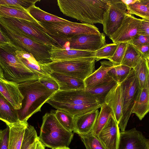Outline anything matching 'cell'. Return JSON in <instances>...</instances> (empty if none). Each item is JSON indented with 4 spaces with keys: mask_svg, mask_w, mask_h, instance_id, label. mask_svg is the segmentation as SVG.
Here are the masks:
<instances>
[{
    "mask_svg": "<svg viewBox=\"0 0 149 149\" xmlns=\"http://www.w3.org/2000/svg\"><path fill=\"white\" fill-rule=\"evenodd\" d=\"M112 0H58L60 11L65 15L83 23L102 24L103 16Z\"/></svg>",
    "mask_w": 149,
    "mask_h": 149,
    "instance_id": "1",
    "label": "cell"
},
{
    "mask_svg": "<svg viewBox=\"0 0 149 149\" xmlns=\"http://www.w3.org/2000/svg\"><path fill=\"white\" fill-rule=\"evenodd\" d=\"M21 49L10 43H0V79L18 84L39 79V76L28 68L16 56Z\"/></svg>",
    "mask_w": 149,
    "mask_h": 149,
    "instance_id": "2",
    "label": "cell"
},
{
    "mask_svg": "<svg viewBox=\"0 0 149 149\" xmlns=\"http://www.w3.org/2000/svg\"><path fill=\"white\" fill-rule=\"evenodd\" d=\"M19 87L24 97L22 108L17 110L19 119L22 122H27L31 117L40 111L43 104L55 92L47 88L38 80L19 84Z\"/></svg>",
    "mask_w": 149,
    "mask_h": 149,
    "instance_id": "3",
    "label": "cell"
},
{
    "mask_svg": "<svg viewBox=\"0 0 149 149\" xmlns=\"http://www.w3.org/2000/svg\"><path fill=\"white\" fill-rule=\"evenodd\" d=\"M0 28L11 42L23 50L31 53L39 65H45L52 62L48 52L52 46L36 40L0 18Z\"/></svg>",
    "mask_w": 149,
    "mask_h": 149,
    "instance_id": "4",
    "label": "cell"
},
{
    "mask_svg": "<svg viewBox=\"0 0 149 149\" xmlns=\"http://www.w3.org/2000/svg\"><path fill=\"white\" fill-rule=\"evenodd\" d=\"M73 136L72 132L68 131L60 124L52 110L43 116L38 137L46 147L52 149L68 147Z\"/></svg>",
    "mask_w": 149,
    "mask_h": 149,
    "instance_id": "5",
    "label": "cell"
},
{
    "mask_svg": "<svg viewBox=\"0 0 149 149\" xmlns=\"http://www.w3.org/2000/svg\"><path fill=\"white\" fill-rule=\"evenodd\" d=\"M42 26L49 35L56 41L59 47L63 48L70 39L84 34L98 33L99 29L94 25L72 22H41Z\"/></svg>",
    "mask_w": 149,
    "mask_h": 149,
    "instance_id": "6",
    "label": "cell"
},
{
    "mask_svg": "<svg viewBox=\"0 0 149 149\" xmlns=\"http://www.w3.org/2000/svg\"><path fill=\"white\" fill-rule=\"evenodd\" d=\"M95 57L52 61L45 65L51 71L84 80L94 72Z\"/></svg>",
    "mask_w": 149,
    "mask_h": 149,
    "instance_id": "7",
    "label": "cell"
},
{
    "mask_svg": "<svg viewBox=\"0 0 149 149\" xmlns=\"http://www.w3.org/2000/svg\"><path fill=\"white\" fill-rule=\"evenodd\" d=\"M120 84L123 102V115L119 126L121 131H124L141 91L133 68L131 69L127 77Z\"/></svg>",
    "mask_w": 149,
    "mask_h": 149,
    "instance_id": "8",
    "label": "cell"
},
{
    "mask_svg": "<svg viewBox=\"0 0 149 149\" xmlns=\"http://www.w3.org/2000/svg\"><path fill=\"white\" fill-rule=\"evenodd\" d=\"M4 21L17 27L25 34L45 45L58 46V43L48 34L40 24L12 17H0ZM59 47V46H58Z\"/></svg>",
    "mask_w": 149,
    "mask_h": 149,
    "instance_id": "9",
    "label": "cell"
},
{
    "mask_svg": "<svg viewBox=\"0 0 149 149\" xmlns=\"http://www.w3.org/2000/svg\"><path fill=\"white\" fill-rule=\"evenodd\" d=\"M127 7L121 0H112L103 16L102 24L105 34L109 37L118 29L127 13Z\"/></svg>",
    "mask_w": 149,
    "mask_h": 149,
    "instance_id": "10",
    "label": "cell"
},
{
    "mask_svg": "<svg viewBox=\"0 0 149 149\" xmlns=\"http://www.w3.org/2000/svg\"><path fill=\"white\" fill-rule=\"evenodd\" d=\"M103 33L80 34L70 39L63 48L94 52L106 44Z\"/></svg>",
    "mask_w": 149,
    "mask_h": 149,
    "instance_id": "11",
    "label": "cell"
},
{
    "mask_svg": "<svg viewBox=\"0 0 149 149\" xmlns=\"http://www.w3.org/2000/svg\"><path fill=\"white\" fill-rule=\"evenodd\" d=\"M141 20L126 13L119 27L109 38L113 43H128L139 34Z\"/></svg>",
    "mask_w": 149,
    "mask_h": 149,
    "instance_id": "12",
    "label": "cell"
},
{
    "mask_svg": "<svg viewBox=\"0 0 149 149\" xmlns=\"http://www.w3.org/2000/svg\"><path fill=\"white\" fill-rule=\"evenodd\" d=\"M48 100L69 104L99 103L91 94L85 90H82L68 91L59 90L54 93Z\"/></svg>",
    "mask_w": 149,
    "mask_h": 149,
    "instance_id": "13",
    "label": "cell"
},
{
    "mask_svg": "<svg viewBox=\"0 0 149 149\" xmlns=\"http://www.w3.org/2000/svg\"><path fill=\"white\" fill-rule=\"evenodd\" d=\"M118 149H149V139L135 128L121 131Z\"/></svg>",
    "mask_w": 149,
    "mask_h": 149,
    "instance_id": "14",
    "label": "cell"
},
{
    "mask_svg": "<svg viewBox=\"0 0 149 149\" xmlns=\"http://www.w3.org/2000/svg\"><path fill=\"white\" fill-rule=\"evenodd\" d=\"M120 132L119 124L112 115L97 136L106 149H118Z\"/></svg>",
    "mask_w": 149,
    "mask_h": 149,
    "instance_id": "15",
    "label": "cell"
},
{
    "mask_svg": "<svg viewBox=\"0 0 149 149\" xmlns=\"http://www.w3.org/2000/svg\"><path fill=\"white\" fill-rule=\"evenodd\" d=\"M0 94L14 108L17 110L22 108L24 97L19 87V84L0 79Z\"/></svg>",
    "mask_w": 149,
    "mask_h": 149,
    "instance_id": "16",
    "label": "cell"
},
{
    "mask_svg": "<svg viewBox=\"0 0 149 149\" xmlns=\"http://www.w3.org/2000/svg\"><path fill=\"white\" fill-rule=\"evenodd\" d=\"M48 52L52 61L54 62L95 57V51L66 49L53 45Z\"/></svg>",
    "mask_w": 149,
    "mask_h": 149,
    "instance_id": "17",
    "label": "cell"
},
{
    "mask_svg": "<svg viewBox=\"0 0 149 149\" xmlns=\"http://www.w3.org/2000/svg\"><path fill=\"white\" fill-rule=\"evenodd\" d=\"M104 103L111 108L112 115L119 124L122 116L123 102L120 83H118L108 93Z\"/></svg>",
    "mask_w": 149,
    "mask_h": 149,
    "instance_id": "18",
    "label": "cell"
},
{
    "mask_svg": "<svg viewBox=\"0 0 149 149\" xmlns=\"http://www.w3.org/2000/svg\"><path fill=\"white\" fill-rule=\"evenodd\" d=\"M99 114L98 109L74 117L75 129L73 132L79 136L92 132Z\"/></svg>",
    "mask_w": 149,
    "mask_h": 149,
    "instance_id": "19",
    "label": "cell"
},
{
    "mask_svg": "<svg viewBox=\"0 0 149 149\" xmlns=\"http://www.w3.org/2000/svg\"><path fill=\"white\" fill-rule=\"evenodd\" d=\"M100 63V68L84 80L86 87L92 88L113 79L108 74V71L114 65L113 63L109 61H102Z\"/></svg>",
    "mask_w": 149,
    "mask_h": 149,
    "instance_id": "20",
    "label": "cell"
},
{
    "mask_svg": "<svg viewBox=\"0 0 149 149\" xmlns=\"http://www.w3.org/2000/svg\"><path fill=\"white\" fill-rule=\"evenodd\" d=\"M46 103H48L57 110L63 111L74 117L101 108L102 105L98 103L82 104H69L48 100Z\"/></svg>",
    "mask_w": 149,
    "mask_h": 149,
    "instance_id": "21",
    "label": "cell"
},
{
    "mask_svg": "<svg viewBox=\"0 0 149 149\" xmlns=\"http://www.w3.org/2000/svg\"><path fill=\"white\" fill-rule=\"evenodd\" d=\"M49 74L57 83L60 90H85L86 86L82 80L52 71Z\"/></svg>",
    "mask_w": 149,
    "mask_h": 149,
    "instance_id": "22",
    "label": "cell"
},
{
    "mask_svg": "<svg viewBox=\"0 0 149 149\" xmlns=\"http://www.w3.org/2000/svg\"><path fill=\"white\" fill-rule=\"evenodd\" d=\"M149 112V73L145 87L141 91L135 103L132 113L136 114L142 120Z\"/></svg>",
    "mask_w": 149,
    "mask_h": 149,
    "instance_id": "23",
    "label": "cell"
},
{
    "mask_svg": "<svg viewBox=\"0 0 149 149\" xmlns=\"http://www.w3.org/2000/svg\"><path fill=\"white\" fill-rule=\"evenodd\" d=\"M27 122L11 124L10 128L9 149H20Z\"/></svg>",
    "mask_w": 149,
    "mask_h": 149,
    "instance_id": "24",
    "label": "cell"
},
{
    "mask_svg": "<svg viewBox=\"0 0 149 149\" xmlns=\"http://www.w3.org/2000/svg\"><path fill=\"white\" fill-rule=\"evenodd\" d=\"M0 119L6 125L22 122L18 116L17 110L0 94Z\"/></svg>",
    "mask_w": 149,
    "mask_h": 149,
    "instance_id": "25",
    "label": "cell"
},
{
    "mask_svg": "<svg viewBox=\"0 0 149 149\" xmlns=\"http://www.w3.org/2000/svg\"><path fill=\"white\" fill-rule=\"evenodd\" d=\"M118 83L113 79L92 88L86 87L85 90L93 95L98 102L102 105L104 103L105 98L108 93Z\"/></svg>",
    "mask_w": 149,
    "mask_h": 149,
    "instance_id": "26",
    "label": "cell"
},
{
    "mask_svg": "<svg viewBox=\"0 0 149 149\" xmlns=\"http://www.w3.org/2000/svg\"><path fill=\"white\" fill-rule=\"evenodd\" d=\"M27 10L33 18L40 22H66L68 21L45 11L35 5L30 6Z\"/></svg>",
    "mask_w": 149,
    "mask_h": 149,
    "instance_id": "27",
    "label": "cell"
},
{
    "mask_svg": "<svg viewBox=\"0 0 149 149\" xmlns=\"http://www.w3.org/2000/svg\"><path fill=\"white\" fill-rule=\"evenodd\" d=\"M0 17H12L31 21L40 24L27 11L12 7L0 6Z\"/></svg>",
    "mask_w": 149,
    "mask_h": 149,
    "instance_id": "28",
    "label": "cell"
},
{
    "mask_svg": "<svg viewBox=\"0 0 149 149\" xmlns=\"http://www.w3.org/2000/svg\"><path fill=\"white\" fill-rule=\"evenodd\" d=\"M100 110L97 118L92 133L97 136L105 126L112 115L111 108L107 104L104 103L101 107Z\"/></svg>",
    "mask_w": 149,
    "mask_h": 149,
    "instance_id": "29",
    "label": "cell"
},
{
    "mask_svg": "<svg viewBox=\"0 0 149 149\" xmlns=\"http://www.w3.org/2000/svg\"><path fill=\"white\" fill-rule=\"evenodd\" d=\"M149 63L147 59L141 57L137 65L133 68L141 90L145 87L147 81L149 73Z\"/></svg>",
    "mask_w": 149,
    "mask_h": 149,
    "instance_id": "30",
    "label": "cell"
},
{
    "mask_svg": "<svg viewBox=\"0 0 149 149\" xmlns=\"http://www.w3.org/2000/svg\"><path fill=\"white\" fill-rule=\"evenodd\" d=\"M55 116L60 124L67 130L72 132L75 129L74 117L61 110H53Z\"/></svg>",
    "mask_w": 149,
    "mask_h": 149,
    "instance_id": "31",
    "label": "cell"
},
{
    "mask_svg": "<svg viewBox=\"0 0 149 149\" xmlns=\"http://www.w3.org/2000/svg\"><path fill=\"white\" fill-rule=\"evenodd\" d=\"M38 137L34 127L29 125L25 130L20 149H35Z\"/></svg>",
    "mask_w": 149,
    "mask_h": 149,
    "instance_id": "32",
    "label": "cell"
},
{
    "mask_svg": "<svg viewBox=\"0 0 149 149\" xmlns=\"http://www.w3.org/2000/svg\"><path fill=\"white\" fill-rule=\"evenodd\" d=\"M126 7L127 14L135 15L142 19L149 20V8L142 3L140 0H138L133 4L126 6Z\"/></svg>",
    "mask_w": 149,
    "mask_h": 149,
    "instance_id": "33",
    "label": "cell"
},
{
    "mask_svg": "<svg viewBox=\"0 0 149 149\" xmlns=\"http://www.w3.org/2000/svg\"><path fill=\"white\" fill-rule=\"evenodd\" d=\"M131 69L129 67L121 64L114 65L108 71V74L114 80L120 83L127 77Z\"/></svg>",
    "mask_w": 149,
    "mask_h": 149,
    "instance_id": "34",
    "label": "cell"
},
{
    "mask_svg": "<svg viewBox=\"0 0 149 149\" xmlns=\"http://www.w3.org/2000/svg\"><path fill=\"white\" fill-rule=\"evenodd\" d=\"M141 56L129 43L125 55L120 64L132 68H134L139 61Z\"/></svg>",
    "mask_w": 149,
    "mask_h": 149,
    "instance_id": "35",
    "label": "cell"
},
{
    "mask_svg": "<svg viewBox=\"0 0 149 149\" xmlns=\"http://www.w3.org/2000/svg\"><path fill=\"white\" fill-rule=\"evenodd\" d=\"M40 0H0V6H10L27 11V9Z\"/></svg>",
    "mask_w": 149,
    "mask_h": 149,
    "instance_id": "36",
    "label": "cell"
},
{
    "mask_svg": "<svg viewBox=\"0 0 149 149\" xmlns=\"http://www.w3.org/2000/svg\"><path fill=\"white\" fill-rule=\"evenodd\" d=\"M118 45V43H113L105 44L95 51V61H98L103 59H108L113 56Z\"/></svg>",
    "mask_w": 149,
    "mask_h": 149,
    "instance_id": "37",
    "label": "cell"
},
{
    "mask_svg": "<svg viewBox=\"0 0 149 149\" xmlns=\"http://www.w3.org/2000/svg\"><path fill=\"white\" fill-rule=\"evenodd\" d=\"M79 136L86 149H106L97 136L92 132Z\"/></svg>",
    "mask_w": 149,
    "mask_h": 149,
    "instance_id": "38",
    "label": "cell"
},
{
    "mask_svg": "<svg viewBox=\"0 0 149 149\" xmlns=\"http://www.w3.org/2000/svg\"><path fill=\"white\" fill-rule=\"evenodd\" d=\"M129 43L122 42L118 43V45L113 56L108 59L114 65L121 64L125 55Z\"/></svg>",
    "mask_w": 149,
    "mask_h": 149,
    "instance_id": "39",
    "label": "cell"
},
{
    "mask_svg": "<svg viewBox=\"0 0 149 149\" xmlns=\"http://www.w3.org/2000/svg\"><path fill=\"white\" fill-rule=\"evenodd\" d=\"M38 80L42 84L51 90L56 92L59 90L57 83L49 74L40 75Z\"/></svg>",
    "mask_w": 149,
    "mask_h": 149,
    "instance_id": "40",
    "label": "cell"
},
{
    "mask_svg": "<svg viewBox=\"0 0 149 149\" xmlns=\"http://www.w3.org/2000/svg\"><path fill=\"white\" fill-rule=\"evenodd\" d=\"M10 128L7 125L6 127L0 131V149H9Z\"/></svg>",
    "mask_w": 149,
    "mask_h": 149,
    "instance_id": "41",
    "label": "cell"
},
{
    "mask_svg": "<svg viewBox=\"0 0 149 149\" xmlns=\"http://www.w3.org/2000/svg\"><path fill=\"white\" fill-rule=\"evenodd\" d=\"M131 45L141 58L148 59L149 55V44Z\"/></svg>",
    "mask_w": 149,
    "mask_h": 149,
    "instance_id": "42",
    "label": "cell"
},
{
    "mask_svg": "<svg viewBox=\"0 0 149 149\" xmlns=\"http://www.w3.org/2000/svg\"><path fill=\"white\" fill-rule=\"evenodd\" d=\"M16 53L17 57L20 59H26L35 64L39 65L31 53L21 49L17 50Z\"/></svg>",
    "mask_w": 149,
    "mask_h": 149,
    "instance_id": "43",
    "label": "cell"
},
{
    "mask_svg": "<svg viewBox=\"0 0 149 149\" xmlns=\"http://www.w3.org/2000/svg\"><path fill=\"white\" fill-rule=\"evenodd\" d=\"M128 43L134 45L149 44V36L139 35L129 41Z\"/></svg>",
    "mask_w": 149,
    "mask_h": 149,
    "instance_id": "44",
    "label": "cell"
},
{
    "mask_svg": "<svg viewBox=\"0 0 149 149\" xmlns=\"http://www.w3.org/2000/svg\"><path fill=\"white\" fill-rule=\"evenodd\" d=\"M139 35L149 36V20L141 19Z\"/></svg>",
    "mask_w": 149,
    "mask_h": 149,
    "instance_id": "45",
    "label": "cell"
},
{
    "mask_svg": "<svg viewBox=\"0 0 149 149\" xmlns=\"http://www.w3.org/2000/svg\"><path fill=\"white\" fill-rule=\"evenodd\" d=\"M11 42L7 36L0 28V43H10Z\"/></svg>",
    "mask_w": 149,
    "mask_h": 149,
    "instance_id": "46",
    "label": "cell"
},
{
    "mask_svg": "<svg viewBox=\"0 0 149 149\" xmlns=\"http://www.w3.org/2000/svg\"><path fill=\"white\" fill-rule=\"evenodd\" d=\"M45 145L40 140L38 136L36 138L35 149H45Z\"/></svg>",
    "mask_w": 149,
    "mask_h": 149,
    "instance_id": "47",
    "label": "cell"
},
{
    "mask_svg": "<svg viewBox=\"0 0 149 149\" xmlns=\"http://www.w3.org/2000/svg\"><path fill=\"white\" fill-rule=\"evenodd\" d=\"M126 6L133 4L138 1V0H121Z\"/></svg>",
    "mask_w": 149,
    "mask_h": 149,
    "instance_id": "48",
    "label": "cell"
},
{
    "mask_svg": "<svg viewBox=\"0 0 149 149\" xmlns=\"http://www.w3.org/2000/svg\"><path fill=\"white\" fill-rule=\"evenodd\" d=\"M140 2L149 8V0H140Z\"/></svg>",
    "mask_w": 149,
    "mask_h": 149,
    "instance_id": "49",
    "label": "cell"
},
{
    "mask_svg": "<svg viewBox=\"0 0 149 149\" xmlns=\"http://www.w3.org/2000/svg\"><path fill=\"white\" fill-rule=\"evenodd\" d=\"M53 149H70L68 147H60L54 148Z\"/></svg>",
    "mask_w": 149,
    "mask_h": 149,
    "instance_id": "50",
    "label": "cell"
},
{
    "mask_svg": "<svg viewBox=\"0 0 149 149\" xmlns=\"http://www.w3.org/2000/svg\"><path fill=\"white\" fill-rule=\"evenodd\" d=\"M148 60L149 62V55L148 56Z\"/></svg>",
    "mask_w": 149,
    "mask_h": 149,
    "instance_id": "51",
    "label": "cell"
}]
</instances>
